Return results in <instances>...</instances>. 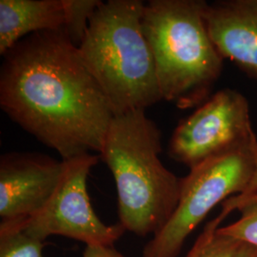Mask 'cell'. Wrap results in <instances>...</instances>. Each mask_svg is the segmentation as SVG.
Wrapping results in <instances>:
<instances>
[{"label":"cell","mask_w":257,"mask_h":257,"mask_svg":"<svg viewBox=\"0 0 257 257\" xmlns=\"http://www.w3.org/2000/svg\"><path fill=\"white\" fill-rule=\"evenodd\" d=\"M0 106L62 160L100 154L114 111L64 30L21 39L4 55Z\"/></svg>","instance_id":"cell-1"},{"label":"cell","mask_w":257,"mask_h":257,"mask_svg":"<svg viewBox=\"0 0 257 257\" xmlns=\"http://www.w3.org/2000/svg\"><path fill=\"white\" fill-rule=\"evenodd\" d=\"M161 133L145 110L114 114L100 156L113 175L119 224L138 236L156 235L179 202L181 178L159 158Z\"/></svg>","instance_id":"cell-2"},{"label":"cell","mask_w":257,"mask_h":257,"mask_svg":"<svg viewBox=\"0 0 257 257\" xmlns=\"http://www.w3.org/2000/svg\"><path fill=\"white\" fill-rule=\"evenodd\" d=\"M144 9L140 0L102 2L78 47L114 114L145 110L163 99L154 55L142 29Z\"/></svg>","instance_id":"cell-3"},{"label":"cell","mask_w":257,"mask_h":257,"mask_svg":"<svg viewBox=\"0 0 257 257\" xmlns=\"http://www.w3.org/2000/svg\"><path fill=\"white\" fill-rule=\"evenodd\" d=\"M206 1L151 0L142 29L151 47L162 98L180 109L202 105L220 77L223 57L204 18Z\"/></svg>","instance_id":"cell-4"},{"label":"cell","mask_w":257,"mask_h":257,"mask_svg":"<svg viewBox=\"0 0 257 257\" xmlns=\"http://www.w3.org/2000/svg\"><path fill=\"white\" fill-rule=\"evenodd\" d=\"M256 174L257 138L191 169L181 178L179 202L173 216L149 241L142 257L177 256L211 210L232 196L248 193Z\"/></svg>","instance_id":"cell-5"},{"label":"cell","mask_w":257,"mask_h":257,"mask_svg":"<svg viewBox=\"0 0 257 257\" xmlns=\"http://www.w3.org/2000/svg\"><path fill=\"white\" fill-rule=\"evenodd\" d=\"M254 138L247 98L227 88L179 123L170 140L169 155L191 170Z\"/></svg>","instance_id":"cell-6"},{"label":"cell","mask_w":257,"mask_h":257,"mask_svg":"<svg viewBox=\"0 0 257 257\" xmlns=\"http://www.w3.org/2000/svg\"><path fill=\"white\" fill-rule=\"evenodd\" d=\"M98 157L92 154L66 161L63 178L46 207L24 218V230L45 241L59 235L82 242L86 246H113L125 232L119 223L106 225L92 209L87 190L88 176Z\"/></svg>","instance_id":"cell-7"},{"label":"cell","mask_w":257,"mask_h":257,"mask_svg":"<svg viewBox=\"0 0 257 257\" xmlns=\"http://www.w3.org/2000/svg\"><path fill=\"white\" fill-rule=\"evenodd\" d=\"M66 161L34 153L0 157V217L29 218L42 211L63 178Z\"/></svg>","instance_id":"cell-8"},{"label":"cell","mask_w":257,"mask_h":257,"mask_svg":"<svg viewBox=\"0 0 257 257\" xmlns=\"http://www.w3.org/2000/svg\"><path fill=\"white\" fill-rule=\"evenodd\" d=\"M204 18L223 59L257 80V0L206 3Z\"/></svg>","instance_id":"cell-9"},{"label":"cell","mask_w":257,"mask_h":257,"mask_svg":"<svg viewBox=\"0 0 257 257\" xmlns=\"http://www.w3.org/2000/svg\"><path fill=\"white\" fill-rule=\"evenodd\" d=\"M64 0H0V54L39 32L64 29Z\"/></svg>","instance_id":"cell-10"},{"label":"cell","mask_w":257,"mask_h":257,"mask_svg":"<svg viewBox=\"0 0 257 257\" xmlns=\"http://www.w3.org/2000/svg\"><path fill=\"white\" fill-rule=\"evenodd\" d=\"M222 208L230 213L238 211L240 217L228 226H221V232L238 242L257 248V192L232 196L222 203Z\"/></svg>","instance_id":"cell-11"},{"label":"cell","mask_w":257,"mask_h":257,"mask_svg":"<svg viewBox=\"0 0 257 257\" xmlns=\"http://www.w3.org/2000/svg\"><path fill=\"white\" fill-rule=\"evenodd\" d=\"M23 219H1L0 257H44V241L24 230Z\"/></svg>","instance_id":"cell-12"},{"label":"cell","mask_w":257,"mask_h":257,"mask_svg":"<svg viewBox=\"0 0 257 257\" xmlns=\"http://www.w3.org/2000/svg\"><path fill=\"white\" fill-rule=\"evenodd\" d=\"M230 213L222 209L196 239L187 257H231L241 242L223 234L220 225Z\"/></svg>","instance_id":"cell-13"},{"label":"cell","mask_w":257,"mask_h":257,"mask_svg":"<svg viewBox=\"0 0 257 257\" xmlns=\"http://www.w3.org/2000/svg\"><path fill=\"white\" fill-rule=\"evenodd\" d=\"M66 7L65 33L74 46H80L90 19L99 7L100 0H64Z\"/></svg>","instance_id":"cell-14"},{"label":"cell","mask_w":257,"mask_h":257,"mask_svg":"<svg viewBox=\"0 0 257 257\" xmlns=\"http://www.w3.org/2000/svg\"><path fill=\"white\" fill-rule=\"evenodd\" d=\"M83 257H124L113 246H86Z\"/></svg>","instance_id":"cell-15"},{"label":"cell","mask_w":257,"mask_h":257,"mask_svg":"<svg viewBox=\"0 0 257 257\" xmlns=\"http://www.w3.org/2000/svg\"><path fill=\"white\" fill-rule=\"evenodd\" d=\"M231 257H257V248L246 243H240Z\"/></svg>","instance_id":"cell-16"}]
</instances>
